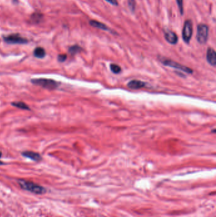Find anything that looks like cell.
Returning a JSON list of instances; mask_svg holds the SVG:
<instances>
[{
  "mask_svg": "<svg viewBox=\"0 0 216 217\" xmlns=\"http://www.w3.org/2000/svg\"><path fill=\"white\" fill-rule=\"evenodd\" d=\"M18 183L22 188L36 194H44L46 192V189L43 187L33 182L19 180Z\"/></svg>",
  "mask_w": 216,
  "mask_h": 217,
  "instance_id": "cell-1",
  "label": "cell"
},
{
  "mask_svg": "<svg viewBox=\"0 0 216 217\" xmlns=\"http://www.w3.org/2000/svg\"><path fill=\"white\" fill-rule=\"evenodd\" d=\"M33 84L41 87L43 88L48 89V90H55L59 87V83L56 81L51 79H45V78H39V79H33L31 80Z\"/></svg>",
  "mask_w": 216,
  "mask_h": 217,
  "instance_id": "cell-2",
  "label": "cell"
},
{
  "mask_svg": "<svg viewBox=\"0 0 216 217\" xmlns=\"http://www.w3.org/2000/svg\"><path fill=\"white\" fill-rule=\"evenodd\" d=\"M208 37V27L206 24H200L197 27V40L200 44L204 45L207 41Z\"/></svg>",
  "mask_w": 216,
  "mask_h": 217,
  "instance_id": "cell-3",
  "label": "cell"
},
{
  "mask_svg": "<svg viewBox=\"0 0 216 217\" xmlns=\"http://www.w3.org/2000/svg\"><path fill=\"white\" fill-rule=\"evenodd\" d=\"M193 34V24L191 20H187L184 23L182 32V37L183 41L188 44L190 43Z\"/></svg>",
  "mask_w": 216,
  "mask_h": 217,
  "instance_id": "cell-4",
  "label": "cell"
},
{
  "mask_svg": "<svg viewBox=\"0 0 216 217\" xmlns=\"http://www.w3.org/2000/svg\"><path fill=\"white\" fill-rule=\"evenodd\" d=\"M4 41L8 44H26L28 43V40L22 37L18 34H10L7 36L3 37Z\"/></svg>",
  "mask_w": 216,
  "mask_h": 217,
  "instance_id": "cell-5",
  "label": "cell"
},
{
  "mask_svg": "<svg viewBox=\"0 0 216 217\" xmlns=\"http://www.w3.org/2000/svg\"><path fill=\"white\" fill-rule=\"evenodd\" d=\"M161 61H162V62L163 64H164L166 66H169V67H173L175 69H179V70L184 71L188 74H192L193 72V71L190 68L186 67L184 66H183L181 64H179L177 62H176L173 61L164 59V60H162Z\"/></svg>",
  "mask_w": 216,
  "mask_h": 217,
  "instance_id": "cell-6",
  "label": "cell"
},
{
  "mask_svg": "<svg viewBox=\"0 0 216 217\" xmlns=\"http://www.w3.org/2000/svg\"><path fill=\"white\" fill-rule=\"evenodd\" d=\"M164 37L166 40L171 45H176L178 41V38L176 34L170 30H167L165 31Z\"/></svg>",
  "mask_w": 216,
  "mask_h": 217,
  "instance_id": "cell-7",
  "label": "cell"
},
{
  "mask_svg": "<svg viewBox=\"0 0 216 217\" xmlns=\"http://www.w3.org/2000/svg\"><path fill=\"white\" fill-rule=\"evenodd\" d=\"M207 62L213 66L216 64V53L212 48H208L207 51Z\"/></svg>",
  "mask_w": 216,
  "mask_h": 217,
  "instance_id": "cell-8",
  "label": "cell"
},
{
  "mask_svg": "<svg viewBox=\"0 0 216 217\" xmlns=\"http://www.w3.org/2000/svg\"><path fill=\"white\" fill-rule=\"evenodd\" d=\"M89 24L91 26L93 27V28H98V29H100L101 30H103V31H109V32H111V29L108 27L106 24H103V23H101L100 22H98L97 20H91L89 22Z\"/></svg>",
  "mask_w": 216,
  "mask_h": 217,
  "instance_id": "cell-9",
  "label": "cell"
},
{
  "mask_svg": "<svg viewBox=\"0 0 216 217\" xmlns=\"http://www.w3.org/2000/svg\"><path fill=\"white\" fill-rule=\"evenodd\" d=\"M145 85L146 84L145 82H143V81H141L136 80V79H134L129 81L127 84V87L129 88L134 89V90L140 89L141 88H143Z\"/></svg>",
  "mask_w": 216,
  "mask_h": 217,
  "instance_id": "cell-10",
  "label": "cell"
},
{
  "mask_svg": "<svg viewBox=\"0 0 216 217\" xmlns=\"http://www.w3.org/2000/svg\"><path fill=\"white\" fill-rule=\"evenodd\" d=\"M22 154L24 157L29 158L35 161H38L41 159V156L39 155V154L33 151H25L22 152Z\"/></svg>",
  "mask_w": 216,
  "mask_h": 217,
  "instance_id": "cell-11",
  "label": "cell"
},
{
  "mask_svg": "<svg viewBox=\"0 0 216 217\" xmlns=\"http://www.w3.org/2000/svg\"><path fill=\"white\" fill-rule=\"evenodd\" d=\"M34 56L38 59H42L45 57L46 51L43 48L37 47L34 51Z\"/></svg>",
  "mask_w": 216,
  "mask_h": 217,
  "instance_id": "cell-12",
  "label": "cell"
},
{
  "mask_svg": "<svg viewBox=\"0 0 216 217\" xmlns=\"http://www.w3.org/2000/svg\"><path fill=\"white\" fill-rule=\"evenodd\" d=\"M12 105L14 107H16L18 109H23V110H30V109L29 107V106L25 104V103L22 102H12Z\"/></svg>",
  "mask_w": 216,
  "mask_h": 217,
  "instance_id": "cell-13",
  "label": "cell"
},
{
  "mask_svg": "<svg viewBox=\"0 0 216 217\" xmlns=\"http://www.w3.org/2000/svg\"><path fill=\"white\" fill-rule=\"evenodd\" d=\"M81 50H82L81 47H80L78 45H74V46L70 47L69 49V51L71 54V55H75V54L80 52Z\"/></svg>",
  "mask_w": 216,
  "mask_h": 217,
  "instance_id": "cell-14",
  "label": "cell"
},
{
  "mask_svg": "<svg viewBox=\"0 0 216 217\" xmlns=\"http://www.w3.org/2000/svg\"><path fill=\"white\" fill-rule=\"evenodd\" d=\"M111 67V70L112 72H114V74H119L121 72V68L120 66H119L117 64H111L110 66Z\"/></svg>",
  "mask_w": 216,
  "mask_h": 217,
  "instance_id": "cell-15",
  "label": "cell"
},
{
  "mask_svg": "<svg viewBox=\"0 0 216 217\" xmlns=\"http://www.w3.org/2000/svg\"><path fill=\"white\" fill-rule=\"evenodd\" d=\"M43 17V15L41 13H35L34 14H33L32 17H31V19L33 21H34V22H39L41 19Z\"/></svg>",
  "mask_w": 216,
  "mask_h": 217,
  "instance_id": "cell-16",
  "label": "cell"
},
{
  "mask_svg": "<svg viewBox=\"0 0 216 217\" xmlns=\"http://www.w3.org/2000/svg\"><path fill=\"white\" fill-rule=\"evenodd\" d=\"M128 6L130 10L134 12L135 8H136V2H135V0H128Z\"/></svg>",
  "mask_w": 216,
  "mask_h": 217,
  "instance_id": "cell-17",
  "label": "cell"
},
{
  "mask_svg": "<svg viewBox=\"0 0 216 217\" xmlns=\"http://www.w3.org/2000/svg\"><path fill=\"white\" fill-rule=\"evenodd\" d=\"M180 13L181 15H183L184 13V8H183V0H176Z\"/></svg>",
  "mask_w": 216,
  "mask_h": 217,
  "instance_id": "cell-18",
  "label": "cell"
},
{
  "mask_svg": "<svg viewBox=\"0 0 216 217\" xmlns=\"http://www.w3.org/2000/svg\"><path fill=\"white\" fill-rule=\"evenodd\" d=\"M66 59H67V56L65 55V54H61V55H59L58 56V60L60 62H64Z\"/></svg>",
  "mask_w": 216,
  "mask_h": 217,
  "instance_id": "cell-19",
  "label": "cell"
},
{
  "mask_svg": "<svg viewBox=\"0 0 216 217\" xmlns=\"http://www.w3.org/2000/svg\"><path fill=\"white\" fill-rule=\"evenodd\" d=\"M105 1L107 2L108 3H111L113 6H118L119 5V3L117 0H105Z\"/></svg>",
  "mask_w": 216,
  "mask_h": 217,
  "instance_id": "cell-20",
  "label": "cell"
},
{
  "mask_svg": "<svg viewBox=\"0 0 216 217\" xmlns=\"http://www.w3.org/2000/svg\"><path fill=\"white\" fill-rule=\"evenodd\" d=\"M3 162H2V161H0V165H3Z\"/></svg>",
  "mask_w": 216,
  "mask_h": 217,
  "instance_id": "cell-21",
  "label": "cell"
},
{
  "mask_svg": "<svg viewBox=\"0 0 216 217\" xmlns=\"http://www.w3.org/2000/svg\"><path fill=\"white\" fill-rule=\"evenodd\" d=\"M2 152H0V157H2Z\"/></svg>",
  "mask_w": 216,
  "mask_h": 217,
  "instance_id": "cell-22",
  "label": "cell"
}]
</instances>
